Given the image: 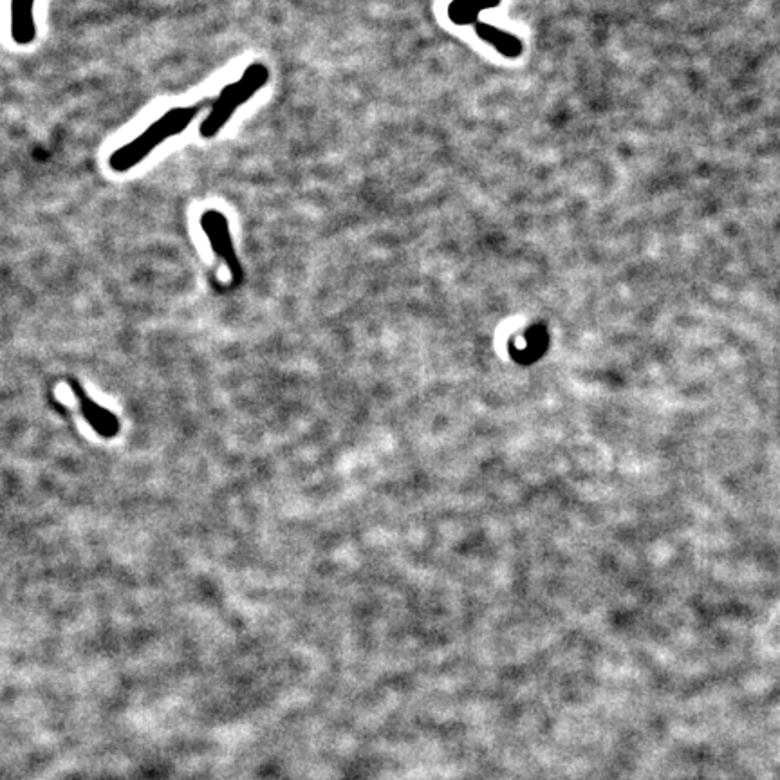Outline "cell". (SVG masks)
<instances>
[{
	"instance_id": "obj_1",
	"label": "cell",
	"mask_w": 780,
	"mask_h": 780,
	"mask_svg": "<svg viewBox=\"0 0 780 780\" xmlns=\"http://www.w3.org/2000/svg\"><path fill=\"white\" fill-rule=\"evenodd\" d=\"M199 109L201 105H190V107H174L165 112L159 120L143 130L140 136H136L134 140L112 152L109 158L112 172L125 174L132 168L138 167L143 159L149 158L150 154L161 147L165 141L181 134L195 120Z\"/></svg>"
},
{
	"instance_id": "obj_2",
	"label": "cell",
	"mask_w": 780,
	"mask_h": 780,
	"mask_svg": "<svg viewBox=\"0 0 780 780\" xmlns=\"http://www.w3.org/2000/svg\"><path fill=\"white\" fill-rule=\"evenodd\" d=\"M268 80H270V69L266 65L259 62L248 65L241 78L233 84L226 85L217 96L212 111L208 112L205 121L201 123L199 134L206 140L215 138L223 130L224 125L232 120L233 114L239 111L244 103L250 102L251 98L268 84Z\"/></svg>"
},
{
	"instance_id": "obj_3",
	"label": "cell",
	"mask_w": 780,
	"mask_h": 780,
	"mask_svg": "<svg viewBox=\"0 0 780 780\" xmlns=\"http://www.w3.org/2000/svg\"><path fill=\"white\" fill-rule=\"evenodd\" d=\"M201 228H203L206 239L210 242L215 255L219 259H223L233 277L239 279L242 275L241 262H239L237 251H235L226 215L219 210H206L205 214L201 215Z\"/></svg>"
},
{
	"instance_id": "obj_4",
	"label": "cell",
	"mask_w": 780,
	"mask_h": 780,
	"mask_svg": "<svg viewBox=\"0 0 780 780\" xmlns=\"http://www.w3.org/2000/svg\"><path fill=\"white\" fill-rule=\"evenodd\" d=\"M37 0H11V37L17 46H31L37 38Z\"/></svg>"
},
{
	"instance_id": "obj_5",
	"label": "cell",
	"mask_w": 780,
	"mask_h": 780,
	"mask_svg": "<svg viewBox=\"0 0 780 780\" xmlns=\"http://www.w3.org/2000/svg\"><path fill=\"white\" fill-rule=\"evenodd\" d=\"M69 387L73 390V394L76 396V400L80 401V409L84 412L85 419L89 421V425L100 434V436L111 437L114 436V432H118V419L112 416L109 410L102 409L94 403L84 389L76 383V381L69 380Z\"/></svg>"
},
{
	"instance_id": "obj_6",
	"label": "cell",
	"mask_w": 780,
	"mask_h": 780,
	"mask_svg": "<svg viewBox=\"0 0 780 780\" xmlns=\"http://www.w3.org/2000/svg\"><path fill=\"white\" fill-rule=\"evenodd\" d=\"M475 33L483 38L484 42H488L490 46L495 47L501 55L515 58V56H519L522 53V42H520L519 38L513 37V35L502 31V29L493 28L490 24H477Z\"/></svg>"
},
{
	"instance_id": "obj_7",
	"label": "cell",
	"mask_w": 780,
	"mask_h": 780,
	"mask_svg": "<svg viewBox=\"0 0 780 780\" xmlns=\"http://www.w3.org/2000/svg\"><path fill=\"white\" fill-rule=\"evenodd\" d=\"M501 0H454L448 15L455 24H472L479 17V13L488 8H495Z\"/></svg>"
}]
</instances>
